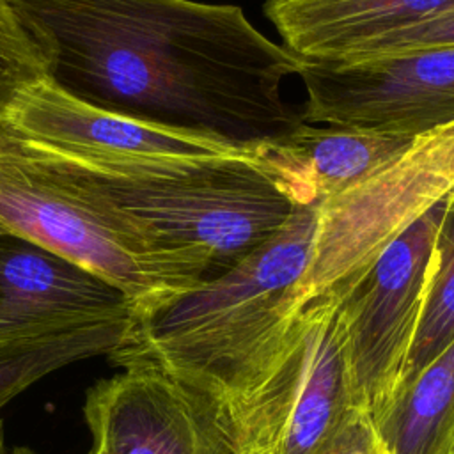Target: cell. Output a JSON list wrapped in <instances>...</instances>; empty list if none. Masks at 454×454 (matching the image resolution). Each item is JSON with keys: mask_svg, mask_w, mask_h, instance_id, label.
Here are the masks:
<instances>
[{"mask_svg": "<svg viewBox=\"0 0 454 454\" xmlns=\"http://www.w3.org/2000/svg\"><path fill=\"white\" fill-rule=\"evenodd\" d=\"M46 76L92 106L255 149L294 131L282 83L301 59L239 5L193 0H11Z\"/></svg>", "mask_w": 454, "mask_h": 454, "instance_id": "1", "label": "cell"}, {"mask_svg": "<svg viewBox=\"0 0 454 454\" xmlns=\"http://www.w3.org/2000/svg\"><path fill=\"white\" fill-rule=\"evenodd\" d=\"M317 204L298 206L270 239L216 278L135 316L115 365L147 360L216 399L223 410L266 367L303 307Z\"/></svg>", "mask_w": 454, "mask_h": 454, "instance_id": "2", "label": "cell"}, {"mask_svg": "<svg viewBox=\"0 0 454 454\" xmlns=\"http://www.w3.org/2000/svg\"><path fill=\"white\" fill-rule=\"evenodd\" d=\"M0 232L32 241L121 289L137 316L206 280L209 264L167 243L99 183L0 131Z\"/></svg>", "mask_w": 454, "mask_h": 454, "instance_id": "3", "label": "cell"}, {"mask_svg": "<svg viewBox=\"0 0 454 454\" xmlns=\"http://www.w3.org/2000/svg\"><path fill=\"white\" fill-rule=\"evenodd\" d=\"M360 411L333 294L303 303L266 367L225 408L239 454H326Z\"/></svg>", "mask_w": 454, "mask_h": 454, "instance_id": "4", "label": "cell"}, {"mask_svg": "<svg viewBox=\"0 0 454 454\" xmlns=\"http://www.w3.org/2000/svg\"><path fill=\"white\" fill-rule=\"evenodd\" d=\"M94 181L167 243L200 255L213 278L270 239L296 209L257 158L195 160Z\"/></svg>", "mask_w": 454, "mask_h": 454, "instance_id": "5", "label": "cell"}, {"mask_svg": "<svg viewBox=\"0 0 454 454\" xmlns=\"http://www.w3.org/2000/svg\"><path fill=\"white\" fill-rule=\"evenodd\" d=\"M0 131L27 151L92 179H128L213 158H255V149L83 103L48 76L27 85L4 112Z\"/></svg>", "mask_w": 454, "mask_h": 454, "instance_id": "6", "label": "cell"}, {"mask_svg": "<svg viewBox=\"0 0 454 454\" xmlns=\"http://www.w3.org/2000/svg\"><path fill=\"white\" fill-rule=\"evenodd\" d=\"M454 192V121L413 138L390 165L319 204L303 303L337 294L411 222Z\"/></svg>", "mask_w": 454, "mask_h": 454, "instance_id": "7", "label": "cell"}, {"mask_svg": "<svg viewBox=\"0 0 454 454\" xmlns=\"http://www.w3.org/2000/svg\"><path fill=\"white\" fill-rule=\"evenodd\" d=\"M447 199L404 227L339 300L353 390L369 417L394 394L410 353Z\"/></svg>", "mask_w": 454, "mask_h": 454, "instance_id": "8", "label": "cell"}, {"mask_svg": "<svg viewBox=\"0 0 454 454\" xmlns=\"http://www.w3.org/2000/svg\"><path fill=\"white\" fill-rule=\"evenodd\" d=\"M303 122L417 138L454 121V48L305 60Z\"/></svg>", "mask_w": 454, "mask_h": 454, "instance_id": "9", "label": "cell"}, {"mask_svg": "<svg viewBox=\"0 0 454 454\" xmlns=\"http://www.w3.org/2000/svg\"><path fill=\"white\" fill-rule=\"evenodd\" d=\"M121 367L87 390L89 454H239L216 399L153 362Z\"/></svg>", "mask_w": 454, "mask_h": 454, "instance_id": "10", "label": "cell"}, {"mask_svg": "<svg viewBox=\"0 0 454 454\" xmlns=\"http://www.w3.org/2000/svg\"><path fill=\"white\" fill-rule=\"evenodd\" d=\"M133 301L89 270L0 232V349L129 323Z\"/></svg>", "mask_w": 454, "mask_h": 454, "instance_id": "11", "label": "cell"}, {"mask_svg": "<svg viewBox=\"0 0 454 454\" xmlns=\"http://www.w3.org/2000/svg\"><path fill=\"white\" fill-rule=\"evenodd\" d=\"M411 142L399 135L301 122L289 135L255 147V158L296 207L319 206L390 165Z\"/></svg>", "mask_w": 454, "mask_h": 454, "instance_id": "12", "label": "cell"}, {"mask_svg": "<svg viewBox=\"0 0 454 454\" xmlns=\"http://www.w3.org/2000/svg\"><path fill=\"white\" fill-rule=\"evenodd\" d=\"M262 9L284 48L305 60H337L454 9V0H264Z\"/></svg>", "mask_w": 454, "mask_h": 454, "instance_id": "13", "label": "cell"}, {"mask_svg": "<svg viewBox=\"0 0 454 454\" xmlns=\"http://www.w3.org/2000/svg\"><path fill=\"white\" fill-rule=\"evenodd\" d=\"M369 419L381 454H452L454 342Z\"/></svg>", "mask_w": 454, "mask_h": 454, "instance_id": "14", "label": "cell"}, {"mask_svg": "<svg viewBox=\"0 0 454 454\" xmlns=\"http://www.w3.org/2000/svg\"><path fill=\"white\" fill-rule=\"evenodd\" d=\"M129 323L69 332L41 342L0 349V410L43 376L83 358L110 355L126 337Z\"/></svg>", "mask_w": 454, "mask_h": 454, "instance_id": "15", "label": "cell"}, {"mask_svg": "<svg viewBox=\"0 0 454 454\" xmlns=\"http://www.w3.org/2000/svg\"><path fill=\"white\" fill-rule=\"evenodd\" d=\"M454 342V204L438 225L419 326L395 390ZM394 390V392H395Z\"/></svg>", "mask_w": 454, "mask_h": 454, "instance_id": "16", "label": "cell"}, {"mask_svg": "<svg viewBox=\"0 0 454 454\" xmlns=\"http://www.w3.org/2000/svg\"><path fill=\"white\" fill-rule=\"evenodd\" d=\"M44 53L25 28L11 0H0V117L27 85L44 78Z\"/></svg>", "mask_w": 454, "mask_h": 454, "instance_id": "17", "label": "cell"}, {"mask_svg": "<svg viewBox=\"0 0 454 454\" xmlns=\"http://www.w3.org/2000/svg\"><path fill=\"white\" fill-rule=\"evenodd\" d=\"M436 48H454V9L424 20L420 23L410 25L406 28H399L385 35H380L358 46L353 53L346 55L344 59L337 60L376 59Z\"/></svg>", "mask_w": 454, "mask_h": 454, "instance_id": "18", "label": "cell"}, {"mask_svg": "<svg viewBox=\"0 0 454 454\" xmlns=\"http://www.w3.org/2000/svg\"><path fill=\"white\" fill-rule=\"evenodd\" d=\"M326 454H381L367 413H356Z\"/></svg>", "mask_w": 454, "mask_h": 454, "instance_id": "19", "label": "cell"}, {"mask_svg": "<svg viewBox=\"0 0 454 454\" xmlns=\"http://www.w3.org/2000/svg\"><path fill=\"white\" fill-rule=\"evenodd\" d=\"M7 454H35V452L30 450L28 447H16V449H12V450L7 452Z\"/></svg>", "mask_w": 454, "mask_h": 454, "instance_id": "20", "label": "cell"}, {"mask_svg": "<svg viewBox=\"0 0 454 454\" xmlns=\"http://www.w3.org/2000/svg\"><path fill=\"white\" fill-rule=\"evenodd\" d=\"M0 454H7L5 442H4V424H2V420H0Z\"/></svg>", "mask_w": 454, "mask_h": 454, "instance_id": "21", "label": "cell"}, {"mask_svg": "<svg viewBox=\"0 0 454 454\" xmlns=\"http://www.w3.org/2000/svg\"><path fill=\"white\" fill-rule=\"evenodd\" d=\"M0 126H2V117H0Z\"/></svg>", "mask_w": 454, "mask_h": 454, "instance_id": "22", "label": "cell"}, {"mask_svg": "<svg viewBox=\"0 0 454 454\" xmlns=\"http://www.w3.org/2000/svg\"><path fill=\"white\" fill-rule=\"evenodd\" d=\"M452 454H454V452H452Z\"/></svg>", "mask_w": 454, "mask_h": 454, "instance_id": "23", "label": "cell"}]
</instances>
